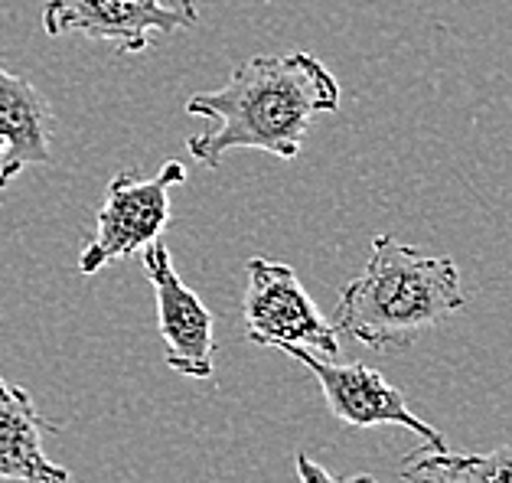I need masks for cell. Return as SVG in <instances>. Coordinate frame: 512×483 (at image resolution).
<instances>
[{
	"mask_svg": "<svg viewBox=\"0 0 512 483\" xmlns=\"http://www.w3.org/2000/svg\"><path fill=\"white\" fill-rule=\"evenodd\" d=\"M336 108L340 82L317 56H252L232 69L222 89L199 92L186 102V115L212 121L203 134L186 138V151L212 170L235 147H255L294 160L304 147L310 121Z\"/></svg>",
	"mask_w": 512,
	"mask_h": 483,
	"instance_id": "cell-1",
	"label": "cell"
},
{
	"mask_svg": "<svg viewBox=\"0 0 512 483\" xmlns=\"http://www.w3.org/2000/svg\"><path fill=\"white\" fill-rule=\"evenodd\" d=\"M467 304L460 271L451 258L421 255L395 235H376L362 275L343 284L336 301V330L389 353L411 346Z\"/></svg>",
	"mask_w": 512,
	"mask_h": 483,
	"instance_id": "cell-2",
	"label": "cell"
},
{
	"mask_svg": "<svg viewBox=\"0 0 512 483\" xmlns=\"http://www.w3.org/2000/svg\"><path fill=\"white\" fill-rule=\"evenodd\" d=\"M245 333L258 346H301L307 353L336 359L340 330L320 314L314 297L297 278V271L271 258H252L245 265Z\"/></svg>",
	"mask_w": 512,
	"mask_h": 483,
	"instance_id": "cell-3",
	"label": "cell"
},
{
	"mask_svg": "<svg viewBox=\"0 0 512 483\" xmlns=\"http://www.w3.org/2000/svg\"><path fill=\"white\" fill-rule=\"evenodd\" d=\"M186 180V167L167 160L157 177H137L124 170L111 177L108 196L95 219V239L79 255L82 275H95L118 258L137 255L157 242L170 226V190Z\"/></svg>",
	"mask_w": 512,
	"mask_h": 483,
	"instance_id": "cell-4",
	"label": "cell"
},
{
	"mask_svg": "<svg viewBox=\"0 0 512 483\" xmlns=\"http://www.w3.org/2000/svg\"><path fill=\"white\" fill-rule=\"evenodd\" d=\"M199 23V0H46L43 30L49 36L82 33L105 40L118 56L151 49L154 36L190 30Z\"/></svg>",
	"mask_w": 512,
	"mask_h": 483,
	"instance_id": "cell-5",
	"label": "cell"
},
{
	"mask_svg": "<svg viewBox=\"0 0 512 483\" xmlns=\"http://www.w3.org/2000/svg\"><path fill=\"white\" fill-rule=\"evenodd\" d=\"M287 356L307 366L314 379L320 382L323 399H327L330 415L349 428H379V425H398L408 428L424 444L444 448V435L428 421H421L405 402V392L385 382L382 373L369 369L366 363H333L327 356L307 353L301 346H284Z\"/></svg>",
	"mask_w": 512,
	"mask_h": 483,
	"instance_id": "cell-6",
	"label": "cell"
},
{
	"mask_svg": "<svg viewBox=\"0 0 512 483\" xmlns=\"http://www.w3.org/2000/svg\"><path fill=\"white\" fill-rule=\"evenodd\" d=\"M144 275L154 288L157 301V333L164 340V359L173 373L190 379H209L216 359V337H212V311L199 301V294L180 278L173 255L164 242H151L141 249Z\"/></svg>",
	"mask_w": 512,
	"mask_h": 483,
	"instance_id": "cell-7",
	"label": "cell"
},
{
	"mask_svg": "<svg viewBox=\"0 0 512 483\" xmlns=\"http://www.w3.org/2000/svg\"><path fill=\"white\" fill-rule=\"evenodd\" d=\"M49 431H56V425H49L33 395L0 376V480L69 483V470L49 461L43 448Z\"/></svg>",
	"mask_w": 512,
	"mask_h": 483,
	"instance_id": "cell-8",
	"label": "cell"
},
{
	"mask_svg": "<svg viewBox=\"0 0 512 483\" xmlns=\"http://www.w3.org/2000/svg\"><path fill=\"white\" fill-rule=\"evenodd\" d=\"M49 102L27 79L0 66V141H4V173L14 180L23 167L49 164Z\"/></svg>",
	"mask_w": 512,
	"mask_h": 483,
	"instance_id": "cell-9",
	"label": "cell"
},
{
	"mask_svg": "<svg viewBox=\"0 0 512 483\" xmlns=\"http://www.w3.org/2000/svg\"><path fill=\"white\" fill-rule=\"evenodd\" d=\"M408 483H512V444L490 454H454L451 448L421 444L402 464Z\"/></svg>",
	"mask_w": 512,
	"mask_h": 483,
	"instance_id": "cell-10",
	"label": "cell"
},
{
	"mask_svg": "<svg viewBox=\"0 0 512 483\" xmlns=\"http://www.w3.org/2000/svg\"><path fill=\"white\" fill-rule=\"evenodd\" d=\"M294 467H297V483H379L372 474H353V477L333 474V470H327L320 461H314V457L304 454V451H297Z\"/></svg>",
	"mask_w": 512,
	"mask_h": 483,
	"instance_id": "cell-11",
	"label": "cell"
},
{
	"mask_svg": "<svg viewBox=\"0 0 512 483\" xmlns=\"http://www.w3.org/2000/svg\"><path fill=\"white\" fill-rule=\"evenodd\" d=\"M7 173H4V141H0V190H4L7 187Z\"/></svg>",
	"mask_w": 512,
	"mask_h": 483,
	"instance_id": "cell-12",
	"label": "cell"
}]
</instances>
